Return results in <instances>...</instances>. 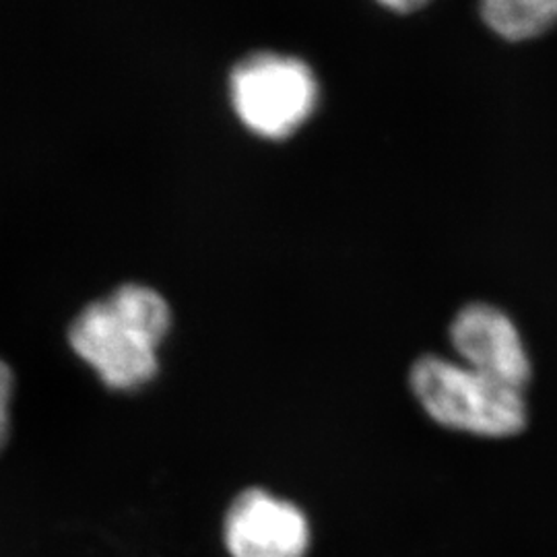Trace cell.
Segmentation results:
<instances>
[{"label": "cell", "instance_id": "cell-1", "mask_svg": "<svg viewBox=\"0 0 557 557\" xmlns=\"http://www.w3.org/2000/svg\"><path fill=\"white\" fill-rule=\"evenodd\" d=\"M170 329L172 310L160 292L126 283L81 310L69 329V343L103 386L135 393L158 379Z\"/></svg>", "mask_w": 557, "mask_h": 557}, {"label": "cell", "instance_id": "cell-2", "mask_svg": "<svg viewBox=\"0 0 557 557\" xmlns=\"http://www.w3.org/2000/svg\"><path fill=\"white\" fill-rule=\"evenodd\" d=\"M409 393L436 425L475 438L508 440L529 425L527 391L440 354L419 356L407 374Z\"/></svg>", "mask_w": 557, "mask_h": 557}, {"label": "cell", "instance_id": "cell-3", "mask_svg": "<svg viewBox=\"0 0 557 557\" xmlns=\"http://www.w3.org/2000/svg\"><path fill=\"white\" fill-rule=\"evenodd\" d=\"M230 94L246 128L264 139H285L312 116L319 83L306 62L259 52L234 69Z\"/></svg>", "mask_w": 557, "mask_h": 557}, {"label": "cell", "instance_id": "cell-4", "mask_svg": "<svg viewBox=\"0 0 557 557\" xmlns=\"http://www.w3.org/2000/svg\"><path fill=\"white\" fill-rule=\"evenodd\" d=\"M223 541L230 557H308L312 527L296 502L250 487L230 504Z\"/></svg>", "mask_w": 557, "mask_h": 557}, {"label": "cell", "instance_id": "cell-5", "mask_svg": "<svg viewBox=\"0 0 557 557\" xmlns=\"http://www.w3.org/2000/svg\"><path fill=\"white\" fill-rule=\"evenodd\" d=\"M448 341L460 363L518 388L533 379V359L515 319L499 306L471 301L448 326Z\"/></svg>", "mask_w": 557, "mask_h": 557}, {"label": "cell", "instance_id": "cell-6", "mask_svg": "<svg viewBox=\"0 0 557 557\" xmlns=\"http://www.w3.org/2000/svg\"><path fill=\"white\" fill-rule=\"evenodd\" d=\"M485 25L510 41L531 40L557 23V0H479Z\"/></svg>", "mask_w": 557, "mask_h": 557}, {"label": "cell", "instance_id": "cell-7", "mask_svg": "<svg viewBox=\"0 0 557 557\" xmlns=\"http://www.w3.org/2000/svg\"><path fill=\"white\" fill-rule=\"evenodd\" d=\"M13 393H15V376L7 361L0 359V455L7 448L11 438V405H13Z\"/></svg>", "mask_w": 557, "mask_h": 557}, {"label": "cell", "instance_id": "cell-8", "mask_svg": "<svg viewBox=\"0 0 557 557\" xmlns=\"http://www.w3.org/2000/svg\"><path fill=\"white\" fill-rule=\"evenodd\" d=\"M379 2L391 11H397V13H413L421 7H425L430 0H379Z\"/></svg>", "mask_w": 557, "mask_h": 557}]
</instances>
